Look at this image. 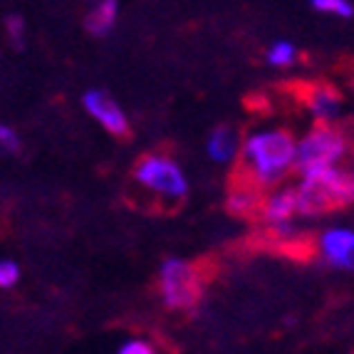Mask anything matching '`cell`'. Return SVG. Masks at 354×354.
Wrapping results in <instances>:
<instances>
[{"label":"cell","instance_id":"1","mask_svg":"<svg viewBox=\"0 0 354 354\" xmlns=\"http://www.w3.org/2000/svg\"><path fill=\"white\" fill-rule=\"evenodd\" d=\"M241 174L263 194L288 186L290 176L297 174V136L280 124H260L243 136Z\"/></svg>","mask_w":354,"mask_h":354},{"label":"cell","instance_id":"2","mask_svg":"<svg viewBox=\"0 0 354 354\" xmlns=\"http://www.w3.org/2000/svg\"><path fill=\"white\" fill-rule=\"evenodd\" d=\"M297 211L302 221L322 218L327 213L354 206V166L344 164L310 178H297Z\"/></svg>","mask_w":354,"mask_h":354},{"label":"cell","instance_id":"3","mask_svg":"<svg viewBox=\"0 0 354 354\" xmlns=\"http://www.w3.org/2000/svg\"><path fill=\"white\" fill-rule=\"evenodd\" d=\"M352 153V142L339 127L313 124L297 136V178H310L344 166Z\"/></svg>","mask_w":354,"mask_h":354},{"label":"cell","instance_id":"4","mask_svg":"<svg viewBox=\"0 0 354 354\" xmlns=\"http://www.w3.org/2000/svg\"><path fill=\"white\" fill-rule=\"evenodd\" d=\"M134 181L161 206H178L189 196V176L169 153H144L134 164Z\"/></svg>","mask_w":354,"mask_h":354},{"label":"cell","instance_id":"5","mask_svg":"<svg viewBox=\"0 0 354 354\" xmlns=\"http://www.w3.org/2000/svg\"><path fill=\"white\" fill-rule=\"evenodd\" d=\"M156 288L159 297L174 313L194 310L203 297V280L201 268L186 258H166L156 272Z\"/></svg>","mask_w":354,"mask_h":354},{"label":"cell","instance_id":"6","mask_svg":"<svg viewBox=\"0 0 354 354\" xmlns=\"http://www.w3.org/2000/svg\"><path fill=\"white\" fill-rule=\"evenodd\" d=\"M258 221L263 228L270 233V238L280 245L292 248L295 243H300L302 228H300V211H297V194L295 183L280 186L275 191H268L260 206Z\"/></svg>","mask_w":354,"mask_h":354},{"label":"cell","instance_id":"7","mask_svg":"<svg viewBox=\"0 0 354 354\" xmlns=\"http://www.w3.org/2000/svg\"><path fill=\"white\" fill-rule=\"evenodd\" d=\"M315 255L327 268L339 272H354V225L330 223L315 236Z\"/></svg>","mask_w":354,"mask_h":354},{"label":"cell","instance_id":"8","mask_svg":"<svg viewBox=\"0 0 354 354\" xmlns=\"http://www.w3.org/2000/svg\"><path fill=\"white\" fill-rule=\"evenodd\" d=\"M82 106L97 124L112 136L129 134V114L106 89H87L82 95Z\"/></svg>","mask_w":354,"mask_h":354},{"label":"cell","instance_id":"9","mask_svg":"<svg viewBox=\"0 0 354 354\" xmlns=\"http://www.w3.org/2000/svg\"><path fill=\"white\" fill-rule=\"evenodd\" d=\"M302 106H305L307 117L313 119V124L317 127H337V122L344 114V100L339 95V89L332 84H310L302 89Z\"/></svg>","mask_w":354,"mask_h":354},{"label":"cell","instance_id":"10","mask_svg":"<svg viewBox=\"0 0 354 354\" xmlns=\"http://www.w3.org/2000/svg\"><path fill=\"white\" fill-rule=\"evenodd\" d=\"M241 149H243V136L238 134V129H233L228 124H221L216 129H211V134L206 139L208 159L221 166L236 164L241 159Z\"/></svg>","mask_w":354,"mask_h":354},{"label":"cell","instance_id":"11","mask_svg":"<svg viewBox=\"0 0 354 354\" xmlns=\"http://www.w3.org/2000/svg\"><path fill=\"white\" fill-rule=\"evenodd\" d=\"M263 198H266L263 191L238 176L228 191V211L233 216H241V218H250V216H258L260 213Z\"/></svg>","mask_w":354,"mask_h":354},{"label":"cell","instance_id":"12","mask_svg":"<svg viewBox=\"0 0 354 354\" xmlns=\"http://www.w3.org/2000/svg\"><path fill=\"white\" fill-rule=\"evenodd\" d=\"M119 20V3L117 0H100V3H92L84 15V28H87L89 35L95 37H106L114 30Z\"/></svg>","mask_w":354,"mask_h":354},{"label":"cell","instance_id":"13","mask_svg":"<svg viewBox=\"0 0 354 354\" xmlns=\"http://www.w3.org/2000/svg\"><path fill=\"white\" fill-rule=\"evenodd\" d=\"M297 59H300V50L290 40H275L266 50V62L275 70H290Z\"/></svg>","mask_w":354,"mask_h":354},{"label":"cell","instance_id":"14","mask_svg":"<svg viewBox=\"0 0 354 354\" xmlns=\"http://www.w3.org/2000/svg\"><path fill=\"white\" fill-rule=\"evenodd\" d=\"M310 8H313L317 15H327V18L354 20V3L352 0H313Z\"/></svg>","mask_w":354,"mask_h":354},{"label":"cell","instance_id":"15","mask_svg":"<svg viewBox=\"0 0 354 354\" xmlns=\"http://www.w3.org/2000/svg\"><path fill=\"white\" fill-rule=\"evenodd\" d=\"M6 32L10 37V42L15 48H25V35H28V25H25V18L18 15V12H10L6 18Z\"/></svg>","mask_w":354,"mask_h":354},{"label":"cell","instance_id":"16","mask_svg":"<svg viewBox=\"0 0 354 354\" xmlns=\"http://www.w3.org/2000/svg\"><path fill=\"white\" fill-rule=\"evenodd\" d=\"M20 283V266L10 258H0V290H10Z\"/></svg>","mask_w":354,"mask_h":354},{"label":"cell","instance_id":"17","mask_svg":"<svg viewBox=\"0 0 354 354\" xmlns=\"http://www.w3.org/2000/svg\"><path fill=\"white\" fill-rule=\"evenodd\" d=\"M114 354H159V349L153 347L149 339H144V337H131V339L119 344Z\"/></svg>","mask_w":354,"mask_h":354},{"label":"cell","instance_id":"18","mask_svg":"<svg viewBox=\"0 0 354 354\" xmlns=\"http://www.w3.org/2000/svg\"><path fill=\"white\" fill-rule=\"evenodd\" d=\"M20 151V139L10 127L0 124V153H18Z\"/></svg>","mask_w":354,"mask_h":354}]
</instances>
